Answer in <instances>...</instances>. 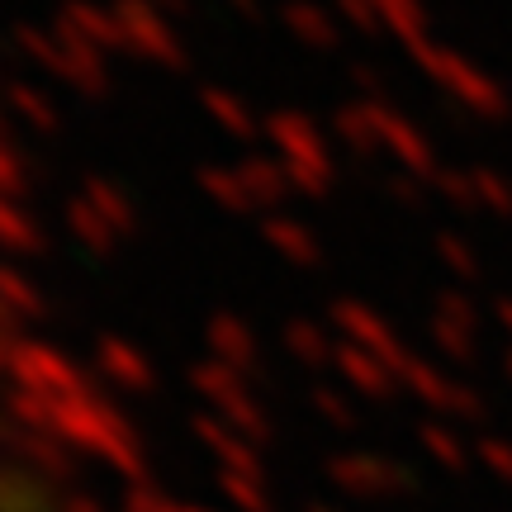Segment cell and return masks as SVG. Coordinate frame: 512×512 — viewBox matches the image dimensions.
<instances>
[{"mask_svg": "<svg viewBox=\"0 0 512 512\" xmlns=\"http://www.w3.org/2000/svg\"><path fill=\"white\" fill-rule=\"evenodd\" d=\"M0 512H57V508H53V498L43 494L29 475L0 465Z\"/></svg>", "mask_w": 512, "mask_h": 512, "instance_id": "6da1fadb", "label": "cell"}]
</instances>
